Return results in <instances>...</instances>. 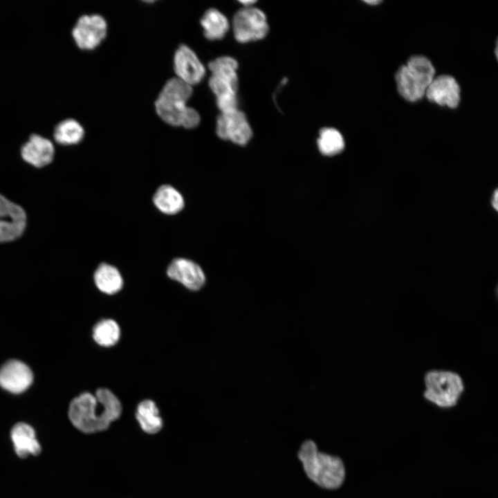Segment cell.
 Returning a JSON list of instances; mask_svg holds the SVG:
<instances>
[{
	"mask_svg": "<svg viewBox=\"0 0 498 498\" xmlns=\"http://www.w3.org/2000/svg\"><path fill=\"white\" fill-rule=\"evenodd\" d=\"M122 407L120 400L109 389L98 388L95 395L84 392L74 398L68 407V418L75 427L86 434L108 429L118 420Z\"/></svg>",
	"mask_w": 498,
	"mask_h": 498,
	"instance_id": "cell-1",
	"label": "cell"
},
{
	"mask_svg": "<svg viewBox=\"0 0 498 498\" xmlns=\"http://www.w3.org/2000/svg\"><path fill=\"white\" fill-rule=\"evenodd\" d=\"M193 87L177 77L167 80L155 102L158 116L167 124L190 129L201 122L199 112L187 106Z\"/></svg>",
	"mask_w": 498,
	"mask_h": 498,
	"instance_id": "cell-2",
	"label": "cell"
},
{
	"mask_svg": "<svg viewBox=\"0 0 498 498\" xmlns=\"http://www.w3.org/2000/svg\"><path fill=\"white\" fill-rule=\"evenodd\" d=\"M298 457L308 477L318 486L335 489L342 484L345 477L342 461L338 456L319 452L313 441L302 443Z\"/></svg>",
	"mask_w": 498,
	"mask_h": 498,
	"instance_id": "cell-3",
	"label": "cell"
},
{
	"mask_svg": "<svg viewBox=\"0 0 498 498\" xmlns=\"http://www.w3.org/2000/svg\"><path fill=\"white\" fill-rule=\"evenodd\" d=\"M211 71L208 84L216 96V103L221 113L238 109V63L230 56H221L208 64Z\"/></svg>",
	"mask_w": 498,
	"mask_h": 498,
	"instance_id": "cell-4",
	"label": "cell"
},
{
	"mask_svg": "<svg viewBox=\"0 0 498 498\" xmlns=\"http://www.w3.org/2000/svg\"><path fill=\"white\" fill-rule=\"evenodd\" d=\"M435 77V69L429 59L423 55L409 58L396 74V82L400 95L414 102L421 100Z\"/></svg>",
	"mask_w": 498,
	"mask_h": 498,
	"instance_id": "cell-5",
	"label": "cell"
},
{
	"mask_svg": "<svg viewBox=\"0 0 498 498\" xmlns=\"http://www.w3.org/2000/svg\"><path fill=\"white\" fill-rule=\"evenodd\" d=\"M424 398L441 409H449L459 403L465 385L456 372L444 369H432L424 376Z\"/></svg>",
	"mask_w": 498,
	"mask_h": 498,
	"instance_id": "cell-6",
	"label": "cell"
},
{
	"mask_svg": "<svg viewBox=\"0 0 498 498\" xmlns=\"http://www.w3.org/2000/svg\"><path fill=\"white\" fill-rule=\"evenodd\" d=\"M232 25L235 39L243 44L264 39L269 30L265 13L254 6L239 10Z\"/></svg>",
	"mask_w": 498,
	"mask_h": 498,
	"instance_id": "cell-7",
	"label": "cell"
},
{
	"mask_svg": "<svg viewBox=\"0 0 498 498\" xmlns=\"http://www.w3.org/2000/svg\"><path fill=\"white\" fill-rule=\"evenodd\" d=\"M107 24L104 18L98 14L84 15L76 21L72 36L76 45L82 50H93L106 37Z\"/></svg>",
	"mask_w": 498,
	"mask_h": 498,
	"instance_id": "cell-8",
	"label": "cell"
},
{
	"mask_svg": "<svg viewBox=\"0 0 498 498\" xmlns=\"http://www.w3.org/2000/svg\"><path fill=\"white\" fill-rule=\"evenodd\" d=\"M216 133L219 138L242 146L246 145L252 136L245 113L239 109L219 114L216 118Z\"/></svg>",
	"mask_w": 498,
	"mask_h": 498,
	"instance_id": "cell-9",
	"label": "cell"
},
{
	"mask_svg": "<svg viewBox=\"0 0 498 498\" xmlns=\"http://www.w3.org/2000/svg\"><path fill=\"white\" fill-rule=\"evenodd\" d=\"M176 77L193 87L205 75V68L195 52L185 44L180 45L174 55Z\"/></svg>",
	"mask_w": 498,
	"mask_h": 498,
	"instance_id": "cell-10",
	"label": "cell"
},
{
	"mask_svg": "<svg viewBox=\"0 0 498 498\" xmlns=\"http://www.w3.org/2000/svg\"><path fill=\"white\" fill-rule=\"evenodd\" d=\"M26 223V216L22 208L0 194V242L19 237Z\"/></svg>",
	"mask_w": 498,
	"mask_h": 498,
	"instance_id": "cell-11",
	"label": "cell"
},
{
	"mask_svg": "<svg viewBox=\"0 0 498 498\" xmlns=\"http://www.w3.org/2000/svg\"><path fill=\"white\" fill-rule=\"evenodd\" d=\"M167 275L171 279L193 291L200 290L205 283V275L201 267L184 257L174 259L167 266Z\"/></svg>",
	"mask_w": 498,
	"mask_h": 498,
	"instance_id": "cell-12",
	"label": "cell"
},
{
	"mask_svg": "<svg viewBox=\"0 0 498 498\" xmlns=\"http://www.w3.org/2000/svg\"><path fill=\"white\" fill-rule=\"evenodd\" d=\"M33 380L31 369L20 360H8L0 368V386L9 392H24L32 384Z\"/></svg>",
	"mask_w": 498,
	"mask_h": 498,
	"instance_id": "cell-13",
	"label": "cell"
},
{
	"mask_svg": "<svg viewBox=\"0 0 498 498\" xmlns=\"http://www.w3.org/2000/svg\"><path fill=\"white\" fill-rule=\"evenodd\" d=\"M425 95L430 102L455 109L460 102V87L453 77L441 75L434 78Z\"/></svg>",
	"mask_w": 498,
	"mask_h": 498,
	"instance_id": "cell-14",
	"label": "cell"
},
{
	"mask_svg": "<svg viewBox=\"0 0 498 498\" xmlns=\"http://www.w3.org/2000/svg\"><path fill=\"white\" fill-rule=\"evenodd\" d=\"M54 154L52 142L38 134H32L21 150L23 159L37 167L48 165L53 160Z\"/></svg>",
	"mask_w": 498,
	"mask_h": 498,
	"instance_id": "cell-15",
	"label": "cell"
},
{
	"mask_svg": "<svg viewBox=\"0 0 498 498\" xmlns=\"http://www.w3.org/2000/svg\"><path fill=\"white\" fill-rule=\"evenodd\" d=\"M10 435L15 452L20 458L40 453L41 446L35 430L28 424L22 422L15 424L11 430Z\"/></svg>",
	"mask_w": 498,
	"mask_h": 498,
	"instance_id": "cell-16",
	"label": "cell"
},
{
	"mask_svg": "<svg viewBox=\"0 0 498 498\" xmlns=\"http://www.w3.org/2000/svg\"><path fill=\"white\" fill-rule=\"evenodd\" d=\"M152 200L155 207L166 215L176 214L185 206V200L181 193L174 187L167 184L158 187Z\"/></svg>",
	"mask_w": 498,
	"mask_h": 498,
	"instance_id": "cell-17",
	"label": "cell"
},
{
	"mask_svg": "<svg viewBox=\"0 0 498 498\" xmlns=\"http://www.w3.org/2000/svg\"><path fill=\"white\" fill-rule=\"evenodd\" d=\"M96 287L103 293L113 295L123 286V279L119 270L107 263L100 264L93 275Z\"/></svg>",
	"mask_w": 498,
	"mask_h": 498,
	"instance_id": "cell-18",
	"label": "cell"
},
{
	"mask_svg": "<svg viewBox=\"0 0 498 498\" xmlns=\"http://www.w3.org/2000/svg\"><path fill=\"white\" fill-rule=\"evenodd\" d=\"M135 416L142 430L148 434H155L163 428V419L156 404L152 400L141 401L137 406Z\"/></svg>",
	"mask_w": 498,
	"mask_h": 498,
	"instance_id": "cell-19",
	"label": "cell"
},
{
	"mask_svg": "<svg viewBox=\"0 0 498 498\" xmlns=\"http://www.w3.org/2000/svg\"><path fill=\"white\" fill-rule=\"evenodd\" d=\"M201 25L205 37L210 41L223 39L230 28L227 17L216 8H210L204 12Z\"/></svg>",
	"mask_w": 498,
	"mask_h": 498,
	"instance_id": "cell-20",
	"label": "cell"
},
{
	"mask_svg": "<svg viewBox=\"0 0 498 498\" xmlns=\"http://www.w3.org/2000/svg\"><path fill=\"white\" fill-rule=\"evenodd\" d=\"M84 136L82 124L75 119L68 118L59 122L55 127L53 137L55 140L64 145H75L81 142Z\"/></svg>",
	"mask_w": 498,
	"mask_h": 498,
	"instance_id": "cell-21",
	"label": "cell"
},
{
	"mask_svg": "<svg viewBox=\"0 0 498 498\" xmlns=\"http://www.w3.org/2000/svg\"><path fill=\"white\" fill-rule=\"evenodd\" d=\"M93 338L100 346H114L120 338V329L118 323L111 319L99 321L93 328Z\"/></svg>",
	"mask_w": 498,
	"mask_h": 498,
	"instance_id": "cell-22",
	"label": "cell"
},
{
	"mask_svg": "<svg viewBox=\"0 0 498 498\" xmlns=\"http://www.w3.org/2000/svg\"><path fill=\"white\" fill-rule=\"evenodd\" d=\"M320 153L324 156H334L342 152L344 148V140L340 132L333 127L322 128L317 140Z\"/></svg>",
	"mask_w": 498,
	"mask_h": 498,
	"instance_id": "cell-23",
	"label": "cell"
},
{
	"mask_svg": "<svg viewBox=\"0 0 498 498\" xmlns=\"http://www.w3.org/2000/svg\"><path fill=\"white\" fill-rule=\"evenodd\" d=\"M497 199H498V194H497V191L496 190L494 193V195L492 196V206L495 208V210H497V205H498V202H497L498 200Z\"/></svg>",
	"mask_w": 498,
	"mask_h": 498,
	"instance_id": "cell-24",
	"label": "cell"
},
{
	"mask_svg": "<svg viewBox=\"0 0 498 498\" xmlns=\"http://www.w3.org/2000/svg\"><path fill=\"white\" fill-rule=\"evenodd\" d=\"M243 7H250L253 6V4L255 3V1L253 0H244V1H239Z\"/></svg>",
	"mask_w": 498,
	"mask_h": 498,
	"instance_id": "cell-25",
	"label": "cell"
},
{
	"mask_svg": "<svg viewBox=\"0 0 498 498\" xmlns=\"http://www.w3.org/2000/svg\"><path fill=\"white\" fill-rule=\"evenodd\" d=\"M366 3H369V4H371V5H376V4L377 5V4L380 3H381V1H378V0H376V1H366Z\"/></svg>",
	"mask_w": 498,
	"mask_h": 498,
	"instance_id": "cell-26",
	"label": "cell"
}]
</instances>
